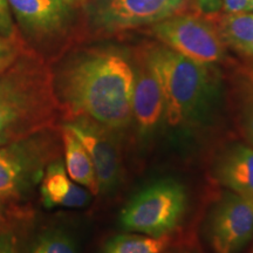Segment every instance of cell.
Segmentation results:
<instances>
[{"mask_svg":"<svg viewBox=\"0 0 253 253\" xmlns=\"http://www.w3.org/2000/svg\"><path fill=\"white\" fill-rule=\"evenodd\" d=\"M238 94V126L249 145L253 147V68H246L242 74Z\"/></svg>","mask_w":253,"mask_h":253,"instance_id":"cell-17","label":"cell"},{"mask_svg":"<svg viewBox=\"0 0 253 253\" xmlns=\"http://www.w3.org/2000/svg\"><path fill=\"white\" fill-rule=\"evenodd\" d=\"M53 79L60 107L69 120L87 119L118 135L130 126L134 69L122 50H82L63 63Z\"/></svg>","mask_w":253,"mask_h":253,"instance_id":"cell-1","label":"cell"},{"mask_svg":"<svg viewBox=\"0 0 253 253\" xmlns=\"http://www.w3.org/2000/svg\"><path fill=\"white\" fill-rule=\"evenodd\" d=\"M81 142L93 162L99 194H109L121 179L122 160L119 135L104 126L84 118H75L63 123Z\"/></svg>","mask_w":253,"mask_h":253,"instance_id":"cell-9","label":"cell"},{"mask_svg":"<svg viewBox=\"0 0 253 253\" xmlns=\"http://www.w3.org/2000/svg\"><path fill=\"white\" fill-rule=\"evenodd\" d=\"M201 13L204 15L217 14L223 7V0H196Z\"/></svg>","mask_w":253,"mask_h":253,"instance_id":"cell-22","label":"cell"},{"mask_svg":"<svg viewBox=\"0 0 253 253\" xmlns=\"http://www.w3.org/2000/svg\"><path fill=\"white\" fill-rule=\"evenodd\" d=\"M173 253H190V252H173Z\"/></svg>","mask_w":253,"mask_h":253,"instance_id":"cell-25","label":"cell"},{"mask_svg":"<svg viewBox=\"0 0 253 253\" xmlns=\"http://www.w3.org/2000/svg\"><path fill=\"white\" fill-rule=\"evenodd\" d=\"M50 129L0 145V197H23L40 184L48 164L59 157Z\"/></svg>","mask_w":253,"mask_h":253,"instance_id":"cell-5","label":"cell"},{"mask_svg":"<svg viewBox=\"0 0 253 253\" xmlns=\"http://www.w3.org/2000/svg\"><path fill=\"white\" fill-rule=\"evenodd\" d=\"M134 69L132 122L142 140L150 138L164 121V97L160 81L148 62L144 49L131 60Z\"/></svg>","mask_w":253,"mask_h":253,"instance_id":"cell-10","label":"cell"},{"mask_svg":"<svg viewBox=\"0 0 253 253\" xmlns=\"http://www.w3.org/2000/svg\"><path fill=\"white\" fill-rule=\"evenodd\" d=\"M60 109L52 72L36 52L24 47L0 71V145L50 129Z\"/></svg>","mask_w":253,"mask_h":253,"instance_id":"cell-2","label":"cell"},{"mask_svg":"<svg viewBox=\"0 0 253 253\" xmlns=\"http://www.w3.org/2000/svg\"><path fill=\"white\" fill-rule=\"evenodd\" d=\"M11 12L28 36L42 38L65 26L68 8L65 0H7Z\"/></svg>","mask_w":253,"mask_h":253,"instance_id":"cell-11","label":"cell"},{"mask_svg":"<svg viewBox=\"0 0 253 253\" xmlns=\"http://www.w3.org/2000/svg\"><path fill=\"white\" fill-rule=\"evenodd\" d=\"M188 208V194L175 179L145 186L125 205L120 224L126 231L151 237L169 236L179 226Z\"/></svg>","mask_w":253,"mask_h":253,"instance_id":"cell-4","label":"cell"},{"mask_svg":"<svg viewBox=\"0 0 253 253\" xmlns=\"http://www.w3.org/2000/svg\"><path fill=\"white\" fill-rule=\"evenodd\" d=\"M253 0H223L221 9L225 14L242 13L251 11Z\"/></svg>","mask_w":253,"mask_h":253,"instance_id":"cell-21","label":"cell"},{"mask_svg":"<svg viewBox=\"0 0 253 253\" xmlns=\"http://www.w3.org/2000/svg\"><path fill=\"white\" fill-rule=\"evenodd\" d=\"M40 194L46 208L78 209L89 204L91 194L68 176L61 158L47 166L40 182Z\"/></svg>","mask_w":253,"mask_h":253,"instance_id":"cell-13","label":"cell"},{"mask_svg":"<svg viewBox=\"0 0 253 253\" xmlns=\"http://www.w3.org/2000/svg\"><path fill=\"white\" fill-rule=\"evenodd\" d=\"M0 253H17V252H15L13 246L11 245V243L1 240V242H0Z\"/></svg>","mask_w":253,"mask_h":253,"instance_id":"cell-23","label":"cell"},{"mask_svg":"<svg viewBox=\"0 0 253 253\" xmlns=\"http://www.w3.org/2000/svg\"><path fill=\"white\" fill-rule=\"evenodd\" d=\"M252 253H253V252H252Z\"/></svg>","mask_w":253,"mask_h":253,"instance_id":"cell-28","label":"cell"},{"mask_svg":"<svg viewBox=\"0 0 253 253\" xmlns=\"http://www.w3.org/2000/svg\"><path fill=\"white\" fill-rule=\"evenodd\" d=\"M169 245V236L151 237L123 233L113 237L104 245L103 253H162Z\"/></svg>","mask_w":253,"mask_h":253,"instance_id":"cell-16","label":"cell"},{"mask_svg":"<svg viewBox=\"0 0 253 253\" xmlns=\"http://www.w3.org/2000/svg\"><path fill=\"white\" fill-rule=\"evenodd\" d=\"M67 1H68V0H67Z\"/></svg>","mask_w":253,"mask_h":253,"instance_id":"cell-27","label":"cell"},{"mask_svg":"<svg viewBox=\"0 0 253 253\" xmlns=\"http://www.w3.org/2000/svg\"><path fill=\"white\" fill-rule=\"evenodd\" d=\"M0 36L17 38V30L7 0H0Z\"/></svg>","mask_w":253,"mask_h":253,"instance_id":"cell-20","label":"cell"},{"mask_svg":"<svg viewBox=\"0 0 253 253\" xmlns=\"http://www.w3.org/2000/svg\"><path fill=\"white\" fill-rule=\"evenodd\" d=\"M151 33L164 46L199 63L212 66L225 58L218 28L199 15L177 13L154 24Z\"/></svg>","mask_w":253,"mask_h":253,"instance_id":"cell-6","label":"cell"},{"mask_svg":"<svg viewBox=\"0 0 253 253\" xmlns=\"http://www.w3.org/2000/svg\"><path fill=\"white\" fill-rule=\"evenodd\" d=\"M221 39L240 54L253 58V13L225 14L218 28Z\"/></svg>","mask_w":253,"mask_h":253,"instance_id":"cell-15","label":"cell"},{"mask_svg":"<svg viewBox=\"0 0 253 253\" xmlns=\"http://www.w3.org/2000/svg\"><path fill=\"white\" fill-rule=\"evenodd\" d=\"M188 0H94L91 20L103 32H119L154 25L172 17Z\"/></svg>","mask_w":253,"mask_h":253,"instance_id":"cell-7","label":"cell"},{"mask_svg":"<svg viewBox=\"0 0 253 253\" xmlns=\"http://www.w3.org/2000/svg\"><path fill=\"white\" fill-rule=\"evenodd\" d=\"M160 81L164 121L172 128H191L204 118L217 93L211 65L185 58L167 46L143 48Z\"/></svg>","mask_w":253,"mask_h":253,"instance_id":"cell-3","label":"cell"},{"mask_svg":"<svg viewBox=\"0 0 253 253\" xmlns=\"http://www.w3.org/2000/svg\"><path fill=\"white\" fill-rule=\"evenodd\" d=\"M24 48L18 38H6L0 36V71L5 69L14 61Z\"/></svg>","mask_w":253,"mask_h":253,"instance_id":"cell-19","label":"cell"},{"mask_svg":"<svg viewBox=\"0 0 253 253\" xmlns=\"http://www.w3.org/2000/svg\"><path fill=\"white\" fill-rule=\"evenodd\" d=\"M250 12H252V13H253V4H252V7H251V11H250Z\"/></svg>","mask_w":253,"mask_h":253,"instance_id":"cell-26","label":"cell"},{"mask_svg":"<svg viewBox=\"0 0 253 253\" xmlns=\"http://www.w3.org/2000/svg\"><path fill=\"white\" fill-rule=\"evenodd\" d=\"M1 198V197H0ZM1 210H2V204H1V201H0V213H1Z\"/></svg>","mask_w":253,"mask_h":253,"instance_id":"cell-24","label":"cell"},{"mask_svg":"<svg viewBox=\"0 0 253 253\" xmlns=\"http://www.w3.org/2000/svg\"><path fill=\"white\" fill-rule=\"evenodd\" d=\"M61 141L68 176L79 185L86 188L91 195L99 194V184L93 162L84 145L77 136L73 135L65 126L61 128Z\"/></svg>","mask_w":253,"mask_h":253,"instance_id":"cell-14","label":"cell"},{"mask_svg":"<svg viewBox=\"0 0 253 253\" xmlns=\"http://www.w3.org/2000/svg\"><path fill=\"white\" fill-rule=\"evenodd\" d=\"M32 253H77L69 236L59 230L48 231L39 237Z\"/></svg>","mask_w":253,"mask_h":253,"instance_id":"cell-18","label":"cell"},{"mask_svg":"<svg viewBox=\"0 0 253 253\" xmlns=\"http://www.w3.org/2000/svg\"><path fill=\"white\" fill-rule=\"evenodd\" d=\"M213 177L229 191L253 197V147L235 143L224 149L214 162Z\"/></svg>","mask_w":253,"mask_h":253,"instance_id":"cell-12","label":"cell"},{"mask_svg":"<svg viewBox=\"0 0 253 253\" xmlns=\"http://www.w3.org/2000/svg\"><path fill=\"white\" fill-rule=\"evenodd\" d=\"M208 235L216 253H237L253 236V197L227 191L209 218Z\"/></svg>","mask_w":253,"mask_h":253,"instance_id":"cell-8","label":"cell"}]
</instances>
